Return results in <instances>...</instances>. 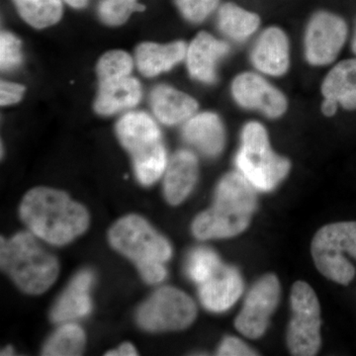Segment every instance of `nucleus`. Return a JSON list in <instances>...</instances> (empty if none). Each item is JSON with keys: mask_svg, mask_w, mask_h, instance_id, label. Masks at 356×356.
Wrapping results in <instances>:
<instances>
[{"mask_svg": "<svg viewBox=\"0 0 356 356\" xmlns=\"http://www.w3.org/2000/svg\"><path fill=\"white\" fill-rule=\"evenodd\" d=\"M19 216L28 231L55 247L74 242L90 225V215L83 204L50 187L28 191L21 200Z\"/></svg>", "mask_w": 356, "mask_h": 356, "instance_id": "obj_1", "label": "nucleus"}, {"mask_svg": "<svg viewBox=\"0 0 356 356\" xmlns=\"http://www.w3.org/2000/svg\"><path fill=\"white\" fill-rule=\"evenodd\" d=\"M254 187L241 172L220 180L214 202L192 222V233L200 241L227 238L243 233L257 208Z\"/></svg>", "mask_w": 356, "mask_h": 356, "instance_id": "obj_2", "label": "nucleus"}, {"mask_svg": "<svg viewBox=\"0 0 356 356\" xmlns=\"http://www.w3.org/2000/svg\"><path fill=\"white\" fill-rule=\"evenodd\" d=\"M108 242L114 250L135 264L147 284H161L165 280V264L172 259V245L144 217L129 214L117 220L109 229Z\"/></svg>", "mask_w": 356, "mask_h": 356, "instance_id": "obj_3", "label": "nucleus"}, {"mask_svg": "<svg viewBox=\"0 0 356 356\" xmlns=\"http://www.w3.org/2000/svg\"><path fill=\"white\" fill-rule=\"evenodd\" d=\"M0 266L21 291L41 295L57 281L60 262L31 232L22 231L0 242Z\"/></svg>", "mask_w": 356, "mask_h": 356, "instance_id": "obj_4", "label": "nucleus"}, {"mask_svg": "<svg viewBox=\"0 0 356 356\" xmlns=\"http://www.w3.org/2000/svg\"><path fill=\"white\" fill-rule=\"evenodd\" d=\"M116 133L132 156L138 181L144 186L158 181L168 163L158 124L145 112H130L117 123Z\"/></svg>", "mask_w": 356, "mask_h": 356, "instance_id": "obj_5", "label": "nucleus"}, {"mask_svg": "<svg viewBox=\"0 0 356 356\" xmlns=\"http://www.w3.org/2000/svg\"><path fill=\"white\" fill-rule=\"evenodd\" d=\"M236 163L243 177L261 191L275 188L290 170L289 161L274 153L266 128L257 122L243 127Z\"/></svg>", "mask_w": 356, "mask_h": 356, "instance_id": "obj_6", "label": "nucleus"}, {"mask_svg": "<svg viewBox=\"0 0 356 356\" xmlns=\"http://www.w3.org/2000/svg\"><path fill=\"white\" fill-rule=\"evenodd\" d=\"M314 262L327 280L350 284L355 268L346 254L356 259V222H339L318 229L311 247Z\"/></svg>", "mask_w": 356, "mask_h": 356, "instance_id": "obj_7", "label": "nucleus"}, {"mask_svg": "<svg viewBox=\"0 0 356 356\" xmlns=\"http://www.w3.org/2000/svg\"><path fill=\"white\" fill-rule=\"evenodd\" d=\"M197 308L189 295L172 286L159 288L136 312V322L147 332L181 331L193 324Z\"/></svg>", "mask_w": 356, "mask_h": 356, "instance_id": "obj_8", "label": "nucleus"}, {"mask_svg": "<svg viewBox=\"0 0 356 356\" xmlns=\"http://www.w3.org/2000/svg\"><path fill=\"white\" fill-rule=\"evenodd\" d=\"M293 316L287 332V344L293 355H317L321 346V308L313 288L297 281L292 287Z\"/></svg>", "mask_w": 356, "mask_h": 356, "instance_id": "obj_9", "label": "nucleus"}, {"mask_svg": "<svg viewBox=\"0 0 356 356\" xmlns=\"http://www.w3.org/2000/svg\"><path fill=\"white\" fill-rule=\"evenodd\" d=\"M348 36L346 21L336 14L320 11L311 18L305 34V56L312 65L332 64Z\"/></svg>", "mask_w": 356, "mask_h": 356, "instance_id": "obj_10", "label": "nucleus"}, {"mask_svg": "<svg viewBox=\"0 0 356 356\" xmlns=\"http://www.w3.org/2000/svg\"><path fill=\"white\" fill-rule=\"evenodd\" d=\"M280 298V280L273 274L264 275L248 293L245 306L236 318V329L248 339L264 336Z\"/></svg>", "mask_w": 356, "mask_h": 356, "instance_id": "obj_11", "label": "nucleus"}, {"mask_svg": "<svg viewBox=\"0 0 356 356\" xmlns=\"http://www.w3.org/2000/svg\"><path fill=\"white\" fill-rule=\"evenodd\" d=\"M232 95L243 108L257 110L269 118H278L287 110V100L282 92L254 72L236 76L232 84Z\"/></svg>", "mask_w": 356, "mask_h": 356, "instance_id": "obj_12", "label": "nucleus"}, {"mask_svg": "<svg viewBox=\"0 0 356 356\" xmlns=\"http://www.w3.org/2000/svg\"><path fill=\"white\" fill-rule=\"evenodd\" d=\"M95 280V273L91 269H81L74 274L51 308V322L60 325L88 317L93 308L91 290Z\"/></svg>", "mask_w": 356, "mask_h": 356, "instance_id": "obj_13", "label": "nucleus"}, {"mask_svg": "<svg viewBox=\"0 0 356 356\" xmlns=\"http://www.w3.org/2000/svg\"><path fill=\"white\" fill-rule=\"evenodd\" d=\"M243 291L240 273L235 267L221 264L210 278L199 285V298L208 311L222 313L238 301Z\"/></svg>", "mask_w": 356, "mask_h": 356, "instance_id": "obj_14", "label": "nucleus"}, {"mask_svg": "<svg viewBox=\"0 0 356 356\" xmlns=\"http://www.w3.org/2000/svg\"><path fill=\"white\" fill-rule=\"evenodd\" d=\"M198 159L192 152L180 149L173 154L163 173V195L170 205L186 200L198 179Z\"/></svg>", "mask_w": 356, "mask_h": 356, "instance_id": "obj_15", "label": "nucleus"}, {"mask_svg": "<svg viewBox=\"0 0 356 356\" xmlns=\"http://www.w3.org/2000/svg\"><path fill=\"white\" fill-rule=\"evenodd\" d=\"M229 47L206 32L199 33L186 51L187 69L196 81L212 83L216 81L217 65L229 53Z\"/></svg>", "mask_w": 356, "mask_h": 356, "instance_id": "obj_16", "label": "nucleus"}, {"mask_svg": "<svg viewBox=\"0 0 356 356\" xmlns=\"http://www.w3.org/2000/svg\"><path fill=\"white\" fill-rule=\"evenodd\" d=\"M289 42L278 27H269L259 35L252 51L255 69L268 76H280L289 67Z\"/></svg>", "mask_w": 356, "mask_h": 356, "instance_id": "obj_17", "label": "nucleus"}, {"mask_svg": "<svg viewBox=\"0 0 356 356\" xmlns=\"http://www.w3.org/2000/svg\"><path fill=\"white\" fill-rule=\"evenodd\" d=\"M182 135L189 145L209 158L221 154L226 142V133L221 119L212 112L193 115L185 122Z\"/></svg>", "mask_w": 356, "mask_h": 356, "instance_id": "obj_18", "label": "nucleus"}, {"mask_svg": "<svg viewBox=\"0 0 356 356\" xmlns=\"http://www.w3.org/2000/svg\"><path fill=\"white\" fill-rule=\"evenodd\" d=\"M151 105L158 120L177 125L195 115L198 103L191 95L168 86H159L151 95Z\"/></svg>", "mask_w": 356, "mask_h": 356, "instance_id": "obj_19", "label": "nucleus"}, {"mask_svg": "<svg viewBox=\"0 0 356 356\" xmlns=\"http://www.w3.org/2000/svg\"><path fill=\"white\" fill-rule=\"evenodd\" d=\"M142 89L138 79L125 76L100 83L95 103L97 113L112 115L133 108L139 103Z\"/></svg>", "mask_w": 356, "mask_h": 356, "instance_id": "obj_20", "label": "nucleus"}, {"mask_svg": "<svg viewBox=\"0 0 356 356\" xmlns=\"http://www.w3.org/2000/svg\"><path fill=\"white\" fill-rule=\"evenodd\" d=\"M186 44L181 41L168 44L143 43L136 51V60L140 72L152 77L172 70L186 57Z\"/></svg>", "mask_w": 356, "mask_h": 356, "instance_id": "obj_21", "label": "nucleus"}, {"mask_svg": "<svg viewBox=\"0 0 356 356\" xmlns=\"http://www.w3.org/2000/svg\"><path fill=\"white\" fill-rule=\"evenodd\" d=\"M322 93L344 109H356V58L343 60L332 67L323 81Z\"/></svg>", "mask_w": 356, "mask_h": 356, "instance_id": "obj_22", "label": "nucleus"}, {"mask_svg": "<svg viewBox=\"0 0 356 356\" xmlns=\"http://www.w3.org/2000/svg\"><path fill=\"white\" fill-rule=\"evenodd\" d=\"M261 24L257 14L245 10L235 3H225L218 13V26L229 39L242 42L250 38Z\"/></svg>", "mask_w": 356, "mask_h": 356, "instance_id": "obj_23", "label": "nucleus"}, {"mask_svg": "<svg viewBox=\"0 0 356 356\" xmlns=\"http://www.w3.org/2000/svg\"><path fill=\"white\" fill-rule=\"evenodd\" d=\"M86 343V332L76 322H67L49 337L44 343L42 355L47 356H74L83 355Z\"/></svg>", "mask_w": 356, "mask_h": 356, "instance_id": "obj_24", "label": "nucleus"}, {"mask_svg": "<svg viewBox=\"0 0 356 356\" xmlns=\"http://www.w3.org/2000/svg\"><path fill=\"white\" fill-rule=\"evenodd\" d=\"M21 17L33 27H49L62 17L60 0H14Z\"/></svg>", "mask_w": 356, "mask_h": 356, "instance_id": "obj_25", "label": "nucleus"}, {"mask_svg": "<svg viewBox=\"0 0 356 356\" xmlns=\"http://www.w3.org/2000/svg\"><path fill=\"white\" fill-rule=\"evenodd\" d=\"M221 264L216 252L210 248H195L187 259L186 273L193 282L200 285L212 276Z\"/></svg>", "mask_w": 356, "mask_h": 356, "instance_id": "obj_26", "label": "nucleus"}, {"mask_svg": "<svg viewBox=\"0 0 356 356\" xmlns=\"http://www.w3.org/2000/svg\"><path fill=\"white\" fill-rule=\"evenodd\" d=\"M133 60L124 51H110L103 55L97 65L100 83L130 76Z\"/></svg>", "mask_w": 356, "mask_h": 356, "instance_id": "obj_27", "label": "nucleus"}, {"mask_svg": "<svg viewBox=\"0 0 356 356\" xmlns=\"http://www.w3.org/2000/svg\"><path fill=\"white\" fill-rule=\"evenodd\" d=\"M144 9L145 7L137 3L136 0H103L98 11L103 22L118 26L125 23L134 11Z\"/></svg>", "mask_w": 356, "mask_h": 356, "instance_id": "obj_28", "label": "nucleus"}, {"mask_svg": "<svg viewBox=\"0 0 356 356\" xmlns=\"http://www.w3.org/2000/svg\"><path fill=\"white\" fill-rule=\"evenodd\" d=\"M220 0H175L182 15L191 22H202L216 8Z\"/></svg>", "mask_w": 356, "mask_h": 356, "instance_id": "obj_29", "label": "nucleus"}, {"mask_svg": "<svg viewBox=\"0 0 356 356\" xmlns=\"http://www.w3.org/2000/svg\"><path fill=\"white\" fill-rule=\"evenodd\" d=\"M21 42L13 34L2 32L0 37V65L2 70H11L21 63Z\"/></svg>", "mask_w": 356, "mask_h": 356, "instance_id": "obj_30", "label": "nucleus"}, {"mask_svg": "<svg viewBox=\"0 0 356 356\" xmlns=\"http://www.w3.org/2000/svg\"><path fill=\"white\" fill-rule=\"evenodd\" d=\"M218 355L222 356H250L257 355L255 351L248 348L241 339L234 337H225L221 346L218 348Z\"/></svg>", "mask_w": 356, "mask_h": 356, "instance_id": "obj_31", "label": "nucleus"}, {"mask_svg": "<svg viewBox=\"0 0 356 356\" xmlns=\"http://www.w3.org/2000/svg\"><path fill=\"white\" fill-rule=\"evenodd\" d=\"M25 88L21 84L1 81L0 84V102L2 106L14 104L20 102Z\"/></svg>", "mask_w": 356, "mask_h": 356, "instance_id": "obj_32", "label": "nucleus"}, {"mask_svg": "<svg viewBox=\"0 0 356 356\" xmlns=\"http://www.w3.org/2000/svg\"><path fill=\"white\" fill-rule=\"evenodd\" d=\"M105 355L108 356H135L138 355V350L131 343H121L118 348L107 351Z\"/></svg>", "mask_w": 356, "mask_h": 356, "instance_id": "obj_33", "label": "nucleus"}, {"mask_svg": "<svg viewBox=\"0 0 356 356\" xmlns=\"http://www.w3.org/2000/svg\"><path fill=\"white\" fill-rule=\"evenodd\" d=\"M339 105V103H337L336 100L325 98L324 102H323L322 104L323 114L327 117L334 116V115L336 114Z\"/></svg>", "mask_w": 356, "mask_h": 356, "instance_id": "obj_34", "label": "nucleus"}, {"mask_svg": "<svg viewBox=\"0 0 356 356\" xmlns=\"http://www.w3.org/2000/svg\"><path fill=\"white\" fill-rule=\"evenodd\" d=\"M65 2L74 8H81L88 4V0H65Z\"/></svg>", "mask_w": 356, "mask_h": 356, "instance_id": "obj_35", "label": "nucleus"}, {"mask_svg": "<svg viewBox=\"0 0 356 356\" xmlns=\"http://www.w3.org/2000/svg\"><path fill=\"white\" fill-rule=\"evenodd\" d=\"M13 355V348L11 346H7L4 350H1V355Z\"/></svg>", "mask_w": 356, "mask_h": 356, "instance_id": "obj_36", "label": "nucleus"}, {"mask_svg": "<svg viewBox=\"0 0 356 356\" xmlns=\"http://www.w3.org/2000/svg\"><path fill=\"white\" fill-rule=\"evenodd\" d=\"M353 50L356 54V33H355V39H353Z\"/></svg>", "mask_w": 356, "mask_h": 356, "instance_id": "obj_37", "label": "nucleus"}]
</instances>
